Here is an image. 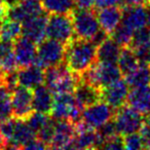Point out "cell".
Here are the masks:
<instances>
[{
    "label": "cell",
    "mask_w": 150,
    "mask_h": 150,
    "mask_svg": "<svg viewBox=\"0 0 150 150\" xmlns=\"http://www.w3.org/2000/svg\"><path fill=\"white\" fill-rule=\"evenodd\" d=\"M0 68L4 73L17 70L18 64L13 52V42L0 40Z\"/></svg>",
    "instance_id": "484cf974"
},
{
    "label": "cell",
    "mask_w": 150,
    "mask_h": 150,
    "mask_svg": "<svg viewBox=\"0 0 150 150\" xmlns=\"http://www.w3.org/2000/svg\"><path fill=\"white\" fill-rule=\"evenodd\" d=\"M139 133L143 139L144 149H150V125L147 122H145L139 131Z\"/></svg>",
    "instance_id": "8d00e7d4"
},
{
    "label": "cell",
    "mask_w": 150,
    "mask_h": 150,
    "mask_svg": "<svg viewBox=\"0 0 150 150\" xmlns=\"http://www.w3.org/2000/svg\"><path fill=\"white\" fill-rule=\"evenodd\" d=\"M75 37L71 15H50L46 23V38L67 44Z\"/></svg>",
    "instance_id": "52a82bcc"
},
{
    "label": "cell",
    "mask_w": 150,
    "mask_h": 150,
    "mask_svg": "<svg viewBox=\"0 0 150 150\" xmlns=\"http://www.w3.org/2000/svg\"><path fill=\"white\" fill-rule=\"evenodd\" d=\"M114 112V109L109 106L107 103L99 101V102L82 109L81 121L86 127L98 129L104 123L113 118Z\"/></svg>",
    "instance_id": "9c48e42d"
},
{
    "label": "cell",
    "mask_w": 150,
    "mask_h": 150,
    "mask_svg": "<svg viewBox=\"0 0 150 150\" xmlns=\"http://www.w3.org/2000/svg\"><path fill=\"white\" fill-rule=\"evenodd\" d=\"M22 1H23V0H5V2L7 3V5H8L9 7L13 6V5L18 4V3L22 2Z\"/></svg>",
    "instance_id": "ee69618b"
},
{
    "label": "cell",
    "mask_w": 150,
    "mask_h": 150,
    "mask_svg": "<svg viewBox=\"0 0 150 150\" xmlns=\"http://www.w3.org/2000/svg\"><path fill=\"white\" fill-rule=\"evenodd\" d=\"M102 149H123V142L122 136L117 135L115 137H112L110 139L105 140L101 145Z\"/></svg>",
    "instance_id": "d590c367"
},
{
    "label": "cell",
    "mask_w": 150,
    "mask_h": 150,
    "mask_svg": "<svg viewBox=\"0 0 150 150\" xmlns=\"http://www.w3.org/2000/svg\"><path fill=\"white\" fill-rule=\"evenodd\" d=\"M139 59L136 56L135 52L131 46L121 47L120 54H119L118 60H117V66L122 73V76H125L129 72L135 70L139 66Z\"/></svg>",
    "instance_id": "4316f807"
},
{
    "label": "cell",
    "mask_w": 150,
    "mask_h": 150,
    "mask_svg": "<svg viewBox=\"0 0 150 150\" xmlns=\"http://www.w3.org/2000/svg\"><path fill=\"white\" fill-rule=\"evenodd\" d=\"M121 46L114 41L111 37L103 40L97 48V61L101 63L117 64Z\"/></svg>",
    "instance_id": "603a6c76"
},
{
    "label": "cell",
    "mask_w": 150,
    "mask_h": 150,
    "mask_svg": "<svg viewBox=\"0 0 150 150\" xmlns=\"http://www.w3.org/2000/svg\"><path fill=\"white\" fill-rule=\"evenodd\" d=\"M74 135L75 123L68 119H54V133L50 143V148L54 149L70 148Z\"/></svg>",
    "instance_id": "7c38bea8"
},
{
    "label": "cell",
    "mask_w": 150,
    "mask_h": 150,
    "mask_svg": "<svg viewBox=\"0 0 150 150\" xmlns=\"http://www.w3.org/2000/svg\"><path fill=\"white\" fill-rule=\"evenodd\" d=\"M7 142L5 141V139L2 137V135L0 134V149H3V148H6Z\"/></svg>",
    "instance_id": "7bdbcfd3"
},
{
    "label": "cell",
    "mask_w": 150,
    "mask_h": 150,
    "mask_svg": "<svg viewBox=\"0 0 150 150\" xmlns=\"http://www.w3.org/2000/svg\"><path fill=\"white\" fill-rule=\"evenodd\" d=\"M16 122H17V118H15L13 116L0 121V134L2 135L6 142H8L13 137Z\"/></svg>",
    "instance_id": "e575fe53"
},
{
    "label": "cell",
    "mask_w": 150,
    "mask_h": 150,
    "mask_svg": "<svg viewBox=\"0 0 150 150\" xmlns=\"http://www.w3.org/2000/svg\"><path fill=\"white\" fill-rule=\"evenodd\" d=\"M54 133V119L52 117H50V121L36 133V137L41 140L43 143H45L47 145V147L50 148V143L52 139Z\"/></svg>",
    "instance_id": "836d02e7"
},
{
    "label": "cell",
    "mask_w": 150,
    "mask_h": 150,
    "mask_svg": "<svg viewBox=\"0 0 150 150\" xmlns=\"http://www.w3.org/2000/svg\"><path fill=\"white\" fill-rule=\"evenodd\" d=\"M82 109L77 105L73 93H61L54 95L50 116L54 119H68L76 123L81 119Z\"/></svg>",
    "instance_id": "8992f818"
},
{
    "label": "cell",
    "mask_w": 150,
    "mask_h": 150,
    "mask_svg": "<svg viewBox=\"0 0 150 150\" xmlns=\"http://www.w3.org/2000/svg\"><path fill=\"white\" fill-rule=\"evenodd\" d=\"M48 15L42 13L38 16L26 20L22 23V35L29 38L36 44L46 38V23Z\"/></svg>",
    "instance_id": "4fadbf2b"
},
{
    "label": "cell",
    "mask_w": 150,
    "mask_h": 150,
    "mask_svg": "<svg viewBox=\"0 0 150 150\" xmlns=\"http://www.w3.org/2000/svg\"><path fill=\"white\" fill-rule=\"evenodd\" d=\"M150 43V28L149 27H143L141 29H138L134 31L133 38L131 41L132 48H137L140 46L146 45V44Z\"/></svg>",
    "instance_id": "4dcf8cb0"
},
{
    "label": "cell",
    "mask_w": 150,
    "mask_h": 150,
    "mask_svg": "<svg viewBox=\"0 0 150 150\" xmlns=\"http://www.w3.org/2000/svg\"><path fill=\"white\" fill-rule=\"evenodd\" d=\"M47 145L45 143L41 141L40 139H38L37 137H35L33 140L29 142L28 144H26V146L24 147V149H30V150H41V149H46Z\"/></svg>",
    "instance_id": "f35d334b"
},
{
    "label": "cell",
    "mask_w": 150,
    "mask_h": 150,
    "mask_svg": "<svg viewBox=\"0 0 150 150\" xmlns=\"http://www.w3.org/2000/svg\"><path fill=\"white\" fill-rule=\"evenodd\" d=\"M150 0H123V5H144L147 6Z\"/></svg>",
    "instance_id": "60d3db41"
},
{
    "label": "cell",
    "mask_w": 150,
    "mask_h": 150,
    "mask_svg": "<svg viewBox=\"0 0 150 150\" xmlns=\"http://www.w3.org/2000/svg\"><path fill=\"white\" fill-rule=\"evenodd\" d=\"M66 44L54 39H44L38 43L36 58L33 64L42 69L58 66L64 63Z\"/></svg>",
    "instance_id": "277c9868"
},
{
    "label": "cell",
    "mask_w": 150,
    "mask_h": 150,
    "mask_svg": "<svg viewBox=\"0 0 150 150\" xmlns=\"http://www.w3.org/2000/svg\"><path fill=\"white\" fill-rule=\"evenodd\" d=\"M121 23L136 31L147 25V11L144 5H123Z\"/></svg>",
    "instance_id": "ac0fdd59"
},
{
    "label": "cell",
    "mask_w": 150,
    "mask_h": 150,
    "mask_svg": "<svg viewBox=\"0 0 150 150\" xmlns=\"http://www.w3.org/2000/svg\"><path fill=\"white\" fill-rule=\"evenodd\" d=\"M75 37L93 40L101 30L95 9L75 8L71 13Z\"/></svg>",
    "instance_id": "5b68a950"
},
{
    "label": "cell",
    "mask_w": 150,
    "mask_h": 150,
    "mask_svg": "<svg viewBox=\"0 0 150 150\" xmlns=\"http://www.w3.org/2000/svg\"><path fill=\"white\" fill-rule=\"evenodd\" d=\"M133 34H134L133 30L129 29V27L123 25L120 22V24L115 28L114 31L109 35V37L112 38L121 47H125V46H129L132 38H133Z\"/></svg>",
    "instance_id": "f546056e"
},
{
    "label": "cell",
    "mask_w": 150,
    "mask_h": 150,
    "mask_svg": "<svg viewBox=\"0 0 150 150\" xmlns=\"http://www.w3.org/2000/svg\"><path fill=\"white\" fill-rule=\"evenodd\" d=\"M123 142V149H144V144L142 136L140 135L139 132L137 133H131L127 135L122 136Z\"/></svg>",
    "instance_id": "d6a6232c"
},
{
    "label": "cell",
    "mask_w": 150,
    "mask_h": 150,
    "mask_svg": "<svg viewBox=\"0 0 150 150\" xmlns=\"http://www.w3.org/2000/svg\"><path fill=\"white\" fill-rule=\"evenodd\" d=\"M43 11L40 0H23L22 2L9 7L7 17L23 23L26 20L40 15Z\"/></svg>",
    "instance_id": "9a60e30c"
},
{
    "label": "cell",
    "mask_w": 150,
    "mask_h": 150,
    "mask_svg": "<svg viewBox=\"0 0 150 150\" xmlns=\"http://www.w3.org/2000/svg\"><path fill=\"white\" fill-rule=\"evenodd\" d=\"M129 92V86L125 79L117 81L101 88V101L107 103L114 110L127 104V98Z\"/></svg>",
    "instance_id": "8fae6325"
},
{
    "label": "cell",
    "mask_w": 150,
    "mask_h": 150,
    "mask_svg": "<svg viewBox=\"0 0 150 150\" xmlns=\"http://www.w3.org/2000/svg\"><path fill=\"white\" fill-rule=\"evenodd\" d=\"M9 6L5 2V0H0V19L7 17V11H8Z\"/></svg>",
    "instance_id": "b9f144b4"
},
{
    "label": "cell",
    "mask_w": 150,
    "mask_h": 150,
    "mask_svg": "<svg viewBox=\"0 0 150 150\" xmlns=\"http://www.w3.org/2000/svg\"><path fill=\"white\" fill-rule=\"evenodd\" d=\"M0 23H1V19H0Z\"/></svg>",
    "instance_id": "c3c4849f"
},
{
    "label": "cell",
    "mask_w": 150,
    "mask_h": 150,
    "mask_svg": "<svg viewBox=\"0 0 150 150\" xmlns=\"http://www.w3.org/2000/svg\"><path fill=\"white\" fill-rule=\"evenodd\" d=\"M79 81V76L72 73L65 63L44 69V83L52 94L73 93Z\"/></svg>",
    "instance_id": "7a4b0ae2"
},
{
    "label": "cell",
    "mask_w": 150,
    "mask_h": 150,
    "mask_svg": "<svg viewBox=\"0 0 150 150\" xmlns=\"http://www.w3.org/2000/svg\"><path fill=\"white\" fill-rule=\"evenodd\" d=\"M33 91L25 86H18L11 92V111L13 116L18 119H27L33 113Z\"/></svg>",
    "instance_id": "30bf717a"
},
{
    "label": "cell",
    "mask_w": 150,
    "mask_h": 150,
    "mask_svg": "<svg viewBox=\"0 0 150 150\" xmlns=\"http://www.w3.org/2000/svg\"><path fill=\"white\" fill-rule=\"evenodd\" d=\"M77 105L81 109L101 101V90L80 79L73 92Z\"/></svg>",
    "instance_id": "d6986e66"
},
{
    "label": "cell",
    "mask_w": 150,
    "mask_h": 150,
    "mask_svg": "<svg viewBox=\"0 0 150 150\" xmlns=\"http://www.w3.org/2000/svg\"><path fill=\"white\" fill-rule=\"evenodd\" d=\"M22 35V23L5 17L0 23V40L13 42Z\"/></svg>",
    "instance_id": "83f0119b"
},
{
    "label": "cell",
    "mask_w": 150,
    "mask_h": 150,
    "mask_svg": "<svg viewBox=\"0 0 150 150\" xmlns=\"http://www.w3.org/2000/svg\"><path fill=\"white\" fill-rule=\"evenodd\" d=\"M11 116V92L4 84H0V121Z\"/></svg>",
    "instance_id": "f1b7e54d"
},
{
    "label": "cell",
    "mask_w": 150,
    "mask_h": 150,
    "mask_svg": "<svg viewBox=\"0 0 150 150\" xmlns=\"http://www.w3.org/2000/svg\"><path fill=\"white\" fill-rule=\"evenodd\" d=\"M123 6V0H96L95 1V8H103L108 6Z\"/></svg>",
    "instance_id": "74e56055"
},
{
    "label": "cell",
    "mask_w": 150,
    "mask_h": 150,
    "mask_svg": "<svg viewBox=\"0 0 150 150\" xmlns=\"http://www.w3.org/2000/svg\"><path fill=\"white\" fill-rule=\"evenodd\" d=\"M113 120L118 134L125 136L139 132L145 123V117L143 114L125 104L115 110Z\"/></svg>",
    "instance_id": "ba28073f"
},
{
    "label": "cell",
    "mask_w": 150,
    "mask_h": 150,
    "mask_svg": "<svg viewBox=\"0 0 150 150\" xmlns=\"http://www.w3.org/2000/svg\"><path fill=\"white\" fill-rule=\"evenodd\" d=\"M129 88H138L150 83V65L140 63L139 66L125 76Z\"/></svg>",
    "instance_id": "d4e9b609"
},
{
    "label": "cell",
    "mask_w": 150,
    "mask_h": 150,
    "mask_svg": "<svg viewBox=\"0 0 150 150\" xmlns=\"http://www.w3.org/2000/svg\"><path fill=\"white\" fill-rule=\"evenodd\" d=\"M32 91H33V99H32L33 110L50 115L52 102H54V94L52 91L43 84H40Z\"/></svg>",
    "instance_id": "7402d4cb"
},
{
    "label": "cell",
    "mask_w": 150,
    "mask_h": 150,
    "mask_svg": "<svg viewBox=\"0 0 150 150\" xmlns=\"http://www.w3.org/2000/svg\"><path fill=\"white\" fill-rule=\"evenodd\" d=\"M96 0H75L76 8L81 9H92L95 7Z\"/></svg>",
    "instance_id": "ab89813d"
},
{
    "label": "cell",
    "mask_w": 150,
    "mask_h": 150,
    "mask_svg": "<svg viewBox=\"0 0 150 150\" xmlns=\"http://www.w3.org/2000/svg\"><path fill=\"white\" fill-rule=\"evenodd\" d=\"M47 15H71L76 8L75 0H40Z\"/></svg>",
    "instance_id": "cb8c5ba5"
},
{
    "label": "cell",
    "mask_w": 150,
    "mask_h": 150,
    "mask_svg": "<svg viewBox=\"0 0 150 150\" xmlns=\"http://www.w3.org/2000/svg\"><path fill=\"white\" fill-rule=\"evenodd\" d=\"M36 137V133L28 125L25 119H18L16 122L13 137L7 142L6 148L13 149H24L26 144Z\"/></svg>",
    "instance_id": "44dd1931"
},
{
    "label": "cell",
    "mask_w": 150,
    "mask_h": 150,
    "mask_svg": "<svg viewBox=\"0 0 150 150\" xmlns=\"http://www.w3.org/2000/svg\"><path fill=\"white\" fill-rule=\"evenodd\" d=\"M127 105L145 116L150 111V83L132 88L127 95Z\"/></svg>",
    "instance_id": "e0dca14e"
},
{
    "label": "cell",
    "mask_w": 150,
    "mask_h": 150,
    "mask_svg": "<svg viewBox=\"0 0 150 150\" xmlns=\"http://www.w3.org/2000/svg\"><path fill=\"white\" fill-rule=\"evenodd\" d=\"M18 73L19 86L34 90L44 83V69L32 64L26 67H20Z\"/></svg>",
    "instance_id": "ffe728a7"
},
{
    "label": "cell",
    "mask_w": 150,
    "mask_h": 150,
    "mask_svg": "<svg viewBox=\"0 0 150 150\" xmlns=\"http://www.w3.org/2000/svg\"><path fill=\"white\" fill-rule=\"evenodd\" d=\"M98 45L92 40L74 37L66 44L64 63L74 74L80 75L97 62Z\"/></svg>",
    "instance_id": "6da1fadb"
},
{
    "label": "cell",
    "mask_w": 150,
    "mask_h": 150,
    "mask_svg": "<svg viewBox=\"0 0 150 150\" xmlns=\"http://www.w3.org/2000/svg\"><path fill=\"white\" fill-rule=\"evenodd\" d=\"M13 52L19 68L29 66L35 61L37 45L29 38L21 35L13 41Z\"/></svg>",
    "instance_id": "5bb4252c"
},
{
    "label": "cell",
    "mask_w": 150,
    "mask_h": 150,
    "mask_svg": "<svg viewBox=\"0 0 150 150\" xmlns=\"http://www.w3.org/2000/svg\"><path fill=\"white\" fill-rule=\"evenodd\" d=\"M50 116L48 114H44L41 112H37V111H33L31 115L25 119L26 122L28 123L30 127L33 129L35 133H37L41 127H43L46 123L50 121Z\"/></svg>",
    "instance_id": "1f68e13d"
},
{
    "label": "cell",
    "mask_w": 150,
    "mask_h": 150,
    "mask_svg": "<svg viewBox=\"0 0 150 150\" xmlns=\"http://www.w3.org/2000/svg\"><path fill=\"white\" fill-rule=\"evenodd\" d=\"M4 74H5V73L3 72V70L1 68H0V84L3 83V78H4Z\"/></svg>",
    "instance_id": "bcb514c9"
},
{
    "label": "cell",
    "mask_w": 150,
    "mask_h": 150,
    "mask_svg": "<svg viewBox=\"0 0 150 150\" xmlns=\"http://www.w3.org/2000/svg\"><path fill=\"white\" fill-rule=\"evenodd\" d=\"M123 6L115 5V6H108L99 8L96 11L97 19H98L100 28L108 35H110L115 28L120 24L122 19Z\"/></svg>",
    "instance_id": "2e32d148"
},
{
    "label": "cell",
    "mask_w": 150,
    "mask_h": 150,
    "mask_svg": "<svg viewBox=\"0 0 150 150\" xmlns=\"http://www.w3.org/2000/svg\"><path fill=\"white\" fill-rule=\"evenodd\" d=\"M79 77L81 80L101 90L122 78V73L119 70L117 64L101 63L97 61Z\"/></svg>",
    "instance_id": "3957f363"
},
{
    "label": "cell",
    "mask_w": 150,
    "mask_h": 150,
    "mask_svg": "<svg viewBox=\"0 0 150 150\" xmlns=\"http://www.w3.org/2000/svg\"><path fill=\"white\" fill-rule=\"evenodd\" d=\"M145 116H146V118H145V122H147L148 125H150V111L147 113V114L145 115Z\"/></svg>",
    "instance_id": "7dc6e473"
},
{
    "label": "cell",
    "mask_w": 150,
    "mask_h": 150,
    "mask_svg": "<svg viewBox=\"0 0 150 150\" xmlns=\"http://www.w3.org/2000/svg\"><path fill=\"white\" fill-rule=\"evenodd\" d=\"M146 11H147V25L150 28V3L146 6Z\"/></svg>",
    "instance_id": "f6af8a7d"
}]
</instances>
